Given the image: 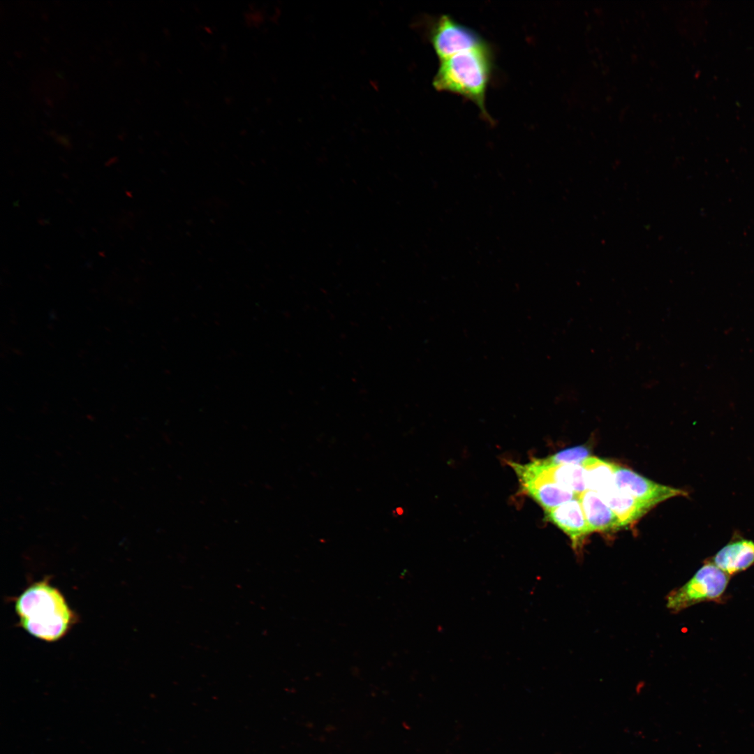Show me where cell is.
Here are the masks:
<instances>
[{
  "mask_svg": "<svg viewBox=\"0 0 754 754\" xmlns=\"http://www.w3.org/2000/svg\"><path fill=\"white\" fill-rule=\"evenodd\" d=\"M15 610L24 630L47 642L61 639L77 620L62 593L48 578L27 587L15 598Z\"/></svg>",
  "mask_w": 754,
  "mask_h": 754,
  "instance_id": "obj_1",
  "label": "cell"
},
{
  "mask_svg": "<svg viewBox=\"0 0 754 754\" xmlns=\"http://www.w3.org/2000/svg\"><path fill=\"white\" fill-rule=\"evenodd\" d=\"M491 69V54L486 44L441 60L433 86L436 90L457 94L473 101L489 119L485 102Z\"/></svg>",
  "mask_w": 754,
  "mask_h": 754,
  "instance_id": "obj_2",
  "label": "cell"
},
{
  "mask_svg": "<svg viewBox=\"0 0 754 754\" xmlns=\"http://www.w3.org/2000/svg\"><path fill=\"white\" fill-rule=\"evenodd\" d=\"M729 580L728 575L707 559L687 582L667 595L666 606L677 613L702 602H720Z\"/></svg>",
  "mask_w": 754,
  "mask_h": 754,
  "instance_id": "obj_3",
  "label": "cell"
},
{
  "mask_svg": "<svg viewBox=\"0 0 754 754\" xmlns=\"http://www.w3.org/2000/svg\"><path fill=\"white\" fill-rule=\"evenodd\" d=\"M429 38L440 61L487 44L474 30L448 15H442L437 20L431 30Z\"/></svg>",
  "mask_w": 754,
  "mask_h": 754,
  "instance_id": "obj_4",
  "label": "cell"
},
{
  "mask_svg": "<svg viewBox=\"0 0 754 754\" xmlns=\"http://www.w3.org/2000/svg\"><path fill=\"white\" fill-rule=\"evenodd\" d=\"M614 483L635 498L653 507L676 496H686V491L656 483L633 471L616 464Z\"/></svg>",
  "mask_w": 754,
  "mask_h": 754,
  "instance_id": "obj_5",
  "label": "cell"
},
{
  "mask_svg": "<svg viewBox=\"0 0 754 754\" xmlns=\"http://www.w3.org/2000/svg\"><path fill=\"white\" fill-rule=\"evenodd\" d=\"M546 519L564 532L575 550L579 549L591 533L578 498L545 511Z\"/></svg>",
  "mask_w": 754,
  "mask_h": 754,
  "instance_id": "obj_6",
  "label": "cell"
},
{
  "mask_svg": "<svg viewBox=\"0 0 754 754\" xmlns=\"http://www.w3.org/2000/svg\"><path fill=\"white\" fill-rule=\"evenodd\" d=\"M710 560L729 576L744 571L754 565V542L737 534Z\"/></svg>",
  "mask_w": 754,
  "mask_h": 754,
  "instance_id": "obj_7",
  "label": "cell"
},
{
  "mask_svg": "<svg viewBox=\"0 0 754 754\" xmlns=\"http://www.w3.org/2000/svg\"><path fill=\"white\" fill-rule=\"evenodd\" d=\"M578 498L591 533L615 531L622 527L617 516L597 492L586 489Z\"/></svg>",
  "mask_w": 754,
  "mask_h": 754,
  "instance_id": "obj_8",
  "label": "cell"
},
{
  "mask_svg": "<svg viewBox=\"0 0 754 754\" xmlns=\"http://www.w3.org/2000/svg\"><path fill=\"white\" fill-rule=\"evenodd\" d=\"M518 480L523 491L538 503L545 511L579 496L560 485L545 480L529 477H520Z\"/></svg>",
  "mask_w": 754,
  "mask_h": 754,
  "instance_id": "obj_9",
  "label": "cell"
},
{
  "mask_svg": "<svg viewBox=\"0 0 754 754\" xmlns=\"http://www.w3.org/2000/svg\"><path fill=\"white\" fill-rule=\"evenodd\" d=\"M598 494L617 516L622 527L636 522L653 508L620 489L615 484Z\"/></svg>",
  "mask_w": 754,
  "mask_h": 754,
  "instance_id": "obj_10",
  "label": "cell"
},
{
  "mask_svg": "<svg viewBox=\"0 0 754 754\" xmlns=\"http://www.w3.org/2000/svg\"><path fill=\"white\" fill-rule=\"evenodd\" d=\"M584 470V480L587 489L597 493L614 485L616 464L608 461L589 457L582 464Z\"/></svg>",
  "mask_w": 754,
  "mask_h": 754,
  "instance_id": "obj_11",
  "label": "cell"
},
{
  "mask_svg": "<svg viewBox=\"0 0 754 754\" xmlns=\"http://www.w3.org/2000/svg\"><path fill=\"white\" fill-rule=\"evenodd\" d=\"M590 451L586 446L579 445L563 450L545 458L552 464H578L589 457Z\"/></svg>",
  "mask_w": 754,
  "mask_h": 754,
  "instance_id": "obj_12",
  "label": "cell"
}]
</instances>
